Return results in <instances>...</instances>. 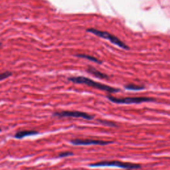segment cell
Listing matches in <instances>:
<instances>
[{
	"instance_id": "5",
	"label": "cell",
	"mask_w": 170,
	"mask_h": 170,
	"mask_svg": "<svg viewBox=\"0 0 170 170\" xmlns=\"http://www.w3.org/2000/svg\"><path fill=\"white\" fill-rule=\"evenodd\" d=\"M52 116L59 117V118H64V117H72V118H80L85 120H92L94 116H91L87 113L79 111H61L56 112L52 114Z\"/></svg>"
},
{
	"instance_id": "12",
	"label": "cell",
	"mask_w": 170,
	"mask_h": 170,
	"mask_svg": "<svg viewBox=\"0 0 170 170\" xmlns=\"http://www.w3.org/2000/svg\"><path fill=\"white\" fill-rule=\"evenodd\" d=\"M11 73L10 72H4V73H1L0 74V81H2V80H4L6 79H7L8 77H9L11 75Z\"/></svg>"
},
{
	"instance_id": "1",
	"label": "cell",
	"mask_w": 170,
	"mask_h": 170,
	"mask_svg": "<svg viewBox=\"0 0 170 170\" xmlns=\"http://www.w3.org/2000/svg\"><path fill=\"white\" fill-rule=\"evenodd\" d=\"M68 81H71L73 83L75 84H82L86 85V86L92 87L94 89H96L101 91L108 92L109 93H116L120 91V90L118 89H115L113 87L108 86V85L101 84L99 82L93 81L91 79L86 78V77L82 76H72L68 79Z\"/></svg>"
},
{
	"instance_id": "2",
	"label": "cell",
	"mask_w": 170,
	"mask_h": 170,
	"mask_svg": "<svg viewBox=\"0 0 170 170\" xmlns=\"http://www.w3.org/2000/svg\"><path fill=\"white\" fill-rule=\"evenodd\" d=\"M86 31L89 32V33L94 34V35L101 37L102 39L108 40V41H110L112 44L118 46L120 48H121L122 49L128 50L130 49L129 47L127 46L126 43H124L123 41H122L120 39L118 38V37L114 36V35L108 33V32L100 31V30L94 28H90L86 29Z\"/></svg>"
},
{
	"instance_id": "8",
	"label": "cell",
	"mask_w": 170,
	"mask_h": 170,
	"mask_svg": "<svg viewBox=\"0 0 170 170\" xmlns=\"http://www.w3.org/2000/svg\"><path fill=\"white\" fill-rule=\"evenodd\" d=\"M38 132L33 130H23L17 132L15 135V137L17 139H21L25 137L32 136V135L37 134Z\"/></svg>"
},
{
	"instance_id": "11",
	"label": "cell",
	"mask_w": 170,
	"mask_h": 170,
	"mask_svg": "<svg viewBox=\"0 0 170 170\" xmlns=\"http://www.w3.org/2000/svg\"><path fill=\"white\" fill-rule=\"evenodd\" d=\"M98 121L101 122V123L105 125V126H110V127H116L117 126V125L112 122H109V121H106V120H98Z\"/></svg>"
},
{
	"instance_id": "9",
	"label": "cell",
	"mask_w": 170,
	"mask_h": 170,
	"mask_svg": "<svg viewBox=\"0 0 170 170\" xmlns=\"http://www.w3.org/2000/svg\"><path fill=\"white\" fill-rule=\"evenodd\" d=\"M77 57H79V58H82V59H87V60H89V61H91L92 62H96L97 64H102V62L101 61H100L96 57H94L92 56H90L89 55H86V54H77L75 55Z\"/></svg>"
},
{
	"instance_id": "4",
	"label": "cell",
	"mask_w": 170,
	"mask_h": 170,
	"mask_svg": "<svg viewBox=\"0 0 170 170\" xmlns=\"http://www.w3.org/2000/svg\"><path fill=\"white\" fill-rule=\"evenodd\" d=\"M91 167H104V166H110V167H117L120 168L131 169H137L140 167L139 164H135L131 163H125L119 161H112V162H101L96 164H92L90 165Z\"/></svg>"
},
{
	"instance_id": "10",
	"label": "cell",
	"mask_w": 170,
	"mask_h": 170,
	"mask_svg": "<svg viewBox=\"0 0 170 170\" xmlns=\"http://www.w3.org/2000/svg\"><path fill=\"white\" fill-rule=\"evenodd\" d=\"M124 88L126 90H129V91H142V90L145 89L144 86L136 85L134 84H127L125 85Z\"/></svg>"
},
{
	"instance_id": "6",
	"label": "cell",
	"mask_w": 170,
	"mask_h": 170,
	"mask_svg": "<svg viewBox=\"0 0 170 170\" xmlns=\"http://www.w3.org/2000/svg\"><path fill=\"white\" fill-rule=\"evenodd\" d=\"M71 144L76 146H89V145H100L104 146L112 143V142L102 141V140H79L76 139L71 141Z\"/></svg>"
},
{
	"instance_id": "13",
	"label": "cell",
	"mask_w": 170,
	"mask_h": 170,
	"mask_svg": "<svg viewBox=\"0 0 170 170\" xmlns=\"http://www.w3.org/2000/svg\"><path fill=\"white\" fill-rule=\"evenodd\" d=\"M72 153H71V152H62V153L59 154V157H64L72 156Z\"/></svg>"
},
{
	"instance_id": "3",
	"label": "cell",
	"mask_w": 170,
	"mask_h": 170,
	"mask_svg": "<svg viewBox=\"0 0 170 170\" xmlns=\"http://www.w3.org/2000/svg\"><path fill=\"white\" fill-rule=\"evenodd\" d=\"M110 101H111L116 104H140L142 102H154L155 99L152 98H149V97H126V98H116V97L112 96L111 95H108L107 96Z\"/></svg>"
},
{
	"instance_id": "14",
	"label": "cell",
	"mask_w": 170,
	"mask_h": 170,
	"mask_svg": "<svg viewBox=\"0 0 170 170\" xmlns=\"http://www.w3.org/2000/svg\"><path fill=\"white\" fill-rule=\"evenodd\" d=\"M0 132H1V129H0Z\"/></svg>"
},
{
	"instance_id": "7",
	"label": "cell",
	"mask_w": 170,
	"mask_h": 170,
	"mask_svg": "<svg viewBox=\"0 0 170 170\" xmlns=\"http://www.w3.org/2000/svg\"><path fill=\"white\" fill-rule=\"evenodd\" d=\"M87 72H88L89 73L92 74V75L94 76L95 77H97V78L102 79H108V75H106V74L103 73V72L98 71V70L92 67H89L88 69H87Z\"/></svg>"
}]
</instances>
